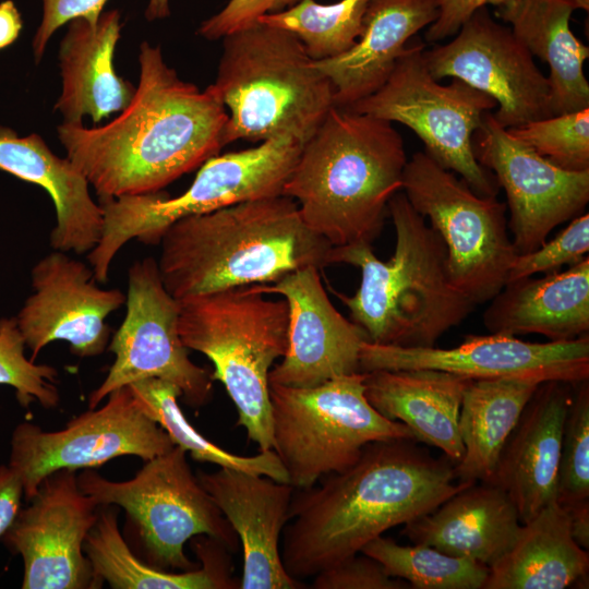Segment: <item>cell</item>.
Listing matches in <instances>:
<instances>
[{
  "label": "cell",
  "instance_id": "obj_44",
  "mask_svg": "<svg viewBox=\"0 0 589 589\" xmlns=\"http://www.w3.org/2000/svg\"><path fill=\"white\" fill-rule=\"evenodd\" d=\"M23 488L8 465H0V538L9 529L21 508Z\"/></svg>",
  "mask_w": 589,
  "mask_h": 589
},
{
  "label": "cell",
  "instance_id": "obj_2",
  "mask_svg": "<svg viewBox=\"0 0 589 589\" xmlns=\"http://www.w3.org/2000/svg\"><path fill=\"white\" fill-rule=\"evenodd\" d=\"M412 438L365 445L348 469L320 486L297 489L292 522L283 532L287 574L301 581L350 557L386 530L434 510L472 482L456 481L454 464L434 458Z\"/></svg>",
  "mask_w": 589,
  "mask_h": 589
},
{
  "label": "cell",
  "instance_id": "obj_4",
  "mask_svg": "<svg viewBox=\"0 0 589 589\" xmlns=\"http://www.w3.org/2000/svg\"><path fill=\"white\" fill-rule=\"evenodd\" d=\"M407 160L390 122L334 106L304 143L281 194L333 247L371 244L401 191Z\"/></svg>",
  "mask_w": 589,
  "mask_h": 589
},
{
  "label": "cell",
  "instance_id": "obj_25",
  "mask_svg": "<svg viewBox=\"0 0 589 589\" xmlns=\"http://www.w3.org/2000/svg\"><path fill=\"white\" fill-rule=\"evenodd\" d=\"M404 526L402 534L412 543L491 567L512 548L521 522L509 496L501 488L481 482Z\"/></svg>",
  "mask_w": 589,
  "mask_h": 589
},
{
  "label": "cell",
  "instance_id": "obj_13",
  "mask_svg": "<svg viewBox=\"0 0 589 589\" xmlns=\"http://www.w3.org/2000/svg\"><path fill=\"white\" fill-rule=\"evenodd\" d=\"M107 397L100 408H89L58 431H44L31 422L14 428L8 466L20 479L26 501L57 470L94 468L120 456L146 461L175 446L141 410L129 385Z\"/></svg>",
  "mask_w": 589,
  "mask_h": 589
},
{
  "label": "cell",
  "instance_id": "obj_31",
  "mask_svg": "<svg viewBox=\"0 0 589 589\" xmlns=\"http://www.w3.org/2000/svg\"><path fill=\"white\" fill-rule=\"evenodd\" d=\"M95 580L107 581L115 589H229L239 588L231 578L227 549L207 537L195 542L202 568L171 573L145 564L123 539L112 508L99 513L84 546Z\"/></svg>",
  "mask_w": 589,
  "mask_h": 589
},
{
  "label": "cell",
  "instance_id": "obj_39",
  "mask_svg": "<svg viewBox=\"0 0 589 589\" xmlns=\"http://www.w3.org/2000/svg\"><path fill=\"white\" fill-rule=\"evenodd\" d=\"M589 251V214L584 213L572 220L552 240L537 250L517 254L508 273L507 281L536 274L557 272L564 265H574ZM506 281V283H507Z\"/></svg>",
  "mask_w": 589,
  "mask_h": 589
},
{
  "label": "cell",
  "instance_id": "obj_21",
  "mask_svg": "<svg viewBox=\"0 0 589 589\" xmlns=\"http://www.w3.org/2000/svg\"><path fill=\"white\" fill-rule=\"evenodd\" d=\"M211 495L242 545L241 589H298L281 561L280 536L289 521L294 488L266 476L219 467L199 472Z\"/></svg>",
  "mask_w": 589,
  "mask_h": 589
},
{
  "label": "cell",
  "instance_id": "obj_30",
  "mask_svg": "<svg viewBox=\"0 0 589 589\" xmlns=\"http://www.w3.org/2000/svg\"><path fill=\"white\" fill-rule=\"evenodd\" d=\"M588 550L572 537L569 514L556 501L521 524L508 552L490 567L483 589H564L588 578Z\"/></svg>",
  "mask_w": 589,
  "mask_h": 589
},
{
  "label": "cell",
  "instance_id": "obj_43",
  "mask_svg": "<svg viewBox=\"0 0 589 589\" xmlns=\"http://www.w3.org/2000/svg\"><path fill=\"white\" fill-rule=\"evenodd\" d=\"M437 19L428 27L426 41L435 43L456 35L461 25L480 8L503 5L510 0H436Z\"/></svg>",
  "mask_w": 589,
  "mask_h": 589
},
{
  "label": "cell",
  "instance_id": "obj_20",
  "mask_svg": "<svg viewBox=\"0 0 589 589\" xmlns=\"http://www.w3.org/2000/svg\"><path fill=\"white\" fill-rule=\"evenodd\" d=\"M320 271L305 267L273 285H255L266 294L283 296L288 306V347L269 371V384L313 387L360 372V349L366 334L333 305Z\"/></svg>",
  "mask_w": 589,
  "mask_h": 589
},
{
  "label": "cell",
  "instance_id": "obj_48",
  "mask_svg": "<svg viewBox=\"0 0 589 589\" xmlns=\"http://www.w3.org/2000/svg\"><path fill=\"white\" fill-rule=\"evenodd\" d=\"M570 1L574 4L575 10L576 9H580L585 11L589 10V0H570Z\"/></svg>",
  "mask_w": 589,
  "mask_h": 589
},
{
  "label": "cell",
  "instance_id": "obj_34",
  "mask_svg": "<svg viewBox=\"0 0 589 589\" xmlns=\"http://www.w3.org/2000/svg\"><path fill=\"white\" fill-rule=\"evenodd\" d=\"M361 553L376 560L389 576L416 589H483L490 573L482 563L425 544L400 545L382 536L365 544Z\"/></svg>",
  "mask_w": 589,
  "mask_h": 589
},
{
  "label": "cell",
  "instance_id": "obj_5",
  "mask_svg": "<svg viewBox=\"0 0 589 589\" xmlns=\"http://www.w3.org/2000/svg\"><path fill=\"white\" fill-rule=\"evenodd\" d=\"M387 213L396 235L394 254L382 261L369 243L333 247L330 264L358 267L361 283L353 296L332 291L369 341L433 347L442 335L462 323L476 304L452 284L442 238L402 191L392 196Z\"/></svg>",
  "mask_w": 589,
  "mask_h": 589
},
{
  "label": "cell",
  "instance_id": "obj_7",
  "mask_svg": "<svg viewBox=\"0 0 589 589\" xmlns=\"http://www.w3.org/2000/svg\"><path fill=\"white\" fill-rule=\"evenodd\" d=\"M179 301L183 345L204 354L236 406V425L260 452L273 449L268 374L288 347V306L255 285L224 289Z\"/></svg>",
  "mask_w": 589,
  "mask_h": 589
},
{
  "label": "cell",
  "instance_id": "obj_11",
  "mask_svg": "<svg viewBox=\"0 0 589 589\" xmlns=\"http://www.w3.org/2000/svg\"><path fill=\"white\" fill-rule=\"evenodd\" d=\"M401 191L442 238L452 284L476 305L490 301L506 284L518 254L506 205L477 194L425 152L407 160Z\"/></svg>",
  "mask_w": 589,
  "mask_h": 589
},
{
  "label": "cell",
  "instance_id": "obj_14",
  "mask_svg": "<svg viewBox=\"0 0 589 589\" xmlns=\"http://www.w3.org/2000/svg\"><path fill=\"white\" fill-rule=\"evenodd\" d=\"M127 313L108 344L115 354L103 383L91 392L88 408H96L113 390L156 377L178 386L185 402L201 407L212 398V374L195 364L179 330V301L161 280L157 261H135L128 272Z\"/></svg>",
  "mask_w": 589,
  "mask_h": 589
},
{
  "label": "cell",
  "instance_id": "obj_28",
  "mask_svg": "<svg viewBox=\"0 0 589 589\" xmlns=\"http://www.w3.org/2000/svg\"><path fill=\"white\" fill-rule=\"evenodd\" d=\"M120 32L117 10L103 12L94 25L81 17L69 22L58 55L62 88L55 105L63 122L83 123L88 116L98 123L132 99L135 88L113 67Z\"/></svg>",
  "mask_w": 589,
  "mask_h": 589
},
{
  "label": "cell",
  "instance_id": "obj_19",
  "mask_svg": "<svg viewBox=\"0 0 589 589\" xmlns=\"http://www.w3.org/2000/svg\"><path fill=\"white\" fill-rule=\"evenodd\" d=\"M31 275L34 292L16 316L31 360L56 340L69 342L80 358L101 354L111 334L106 318L125 303V294L97 286L92 267L62 251L40 259Z\"/></svg>",
  "mask_w": 589,
  "mask_h": 589
},
{
  "label": "cell",
  "instance_id": "obj_15",
  "mask_svg": "<svg viewBox=\"0 0 589 589\" xmlns=\"http://www.w3.org/2000/svg\"><path fill=\"white\" fill-rule=\"evenodd\" d=\"M435 80L458 79L491 96L496 122L505 129L552 117L548 77L509 26L486 7L477 10L454 39L423 50Z\"/></svg>",
  "mask_w": 589,
  "mask_h": 589
},
{
  "label": "cell",
  "instance_id": "obj_45",
  "mask_svg": "<svg viewBox=\"0 0 589 589\" xmlns=\"http://www.w3.org/2000/svg\"><path fill=\"white\" fill-rule=\"evenodd\" d=\"M23 21L12 0L0 2V50L11 46L20 36Z\"/></svg>",
  "mask_w": 589,
  "mask_h": 589
},
{
  "label": "cell",
  "instance_id": "obj_16",
  "mask_svg": "<svg viewBox=\"0 0 589 589\" xmlns=\"http://www.w3.org/2000/svg\"><path fill=\"white\" fill-rule=\"evenodd\" d=\"M477 160L490 170L506 193L508 228L518 254L541 247L558 225L584 214L589 202V170L570 171L552 164L483 116L474 132Z\"/></svg>",
  "mask_w": 589,
  "mask_h": 589
},
{
  "label": "cell",
  "instance_id": "obj_6",
  "mask_svg": "<svg viewBox=\"0 0 589 589\" xmlns=\"http://www.w3.org/2000/svg\"><path fill=\"white\" fill-rule=\"evenodd\" d=\"M221 39L211 86L228 111L225 144L288 136L304 145L335 106L333 86L304 45L260 21Z\"/></svg>",
  "mask_w": 589,
  "mask_h": 589
},
{
  "label": "cell",
  "instance_id": "obj_23",
  "mask_svg": "<svg viewBox=\"0 0 589 589\" xmlns=\"http://www.w3.org/2000/svg\"><path fill=\"white\" fill-rule=\"evenodd\" d=\"M0 170L43 188L53 202L56 225L50 233L53 250L91 252L98 243L104 211L92 199L89 183L68 159L57 156L38 134L20 136L0 125Z\"/></svg>",
  "mask_w": 589,
  "mask_h": 589
},
{
  "label": "cell",
  "instance_id": "obj_9",
  "mask_svg": "<svg viewBox=\"0 0 589 589\" xmlns=\"http://www.w3.org/2000/svg\"><path fill=\"white\" fill-rule=\"evenodd\" d=\"M364 378L360 371L313 387L269 384L273 449L294 489L348 469L369 443L416 440L404 423L372 407Z\"/></svg>",
  "mask_w": 589,
  "mask_h": 589
},
{
  "label": "cell",
  "instance_id": "obj_3",
  "mask_svg": "<svg viewBox=\"0 0 589 589\" xmlns=\"http://www.w3.org/2000/svg\"><path fill=\"white\" fill-rule=\"evenodd\" d=\"M158 244L159 274L177 300L275 283L305 267L322 269L330 265L333 248L283 194L181 218Z\"/></svg>",
  "mask_w": 589,
  "mask_h": 589
},
{
  "label": "cell",
  "instance_id": "obj_24",
  "mask_svg": "<svg viewBox=\"0 0 589 589\" xmlns=\"http://www.w3.org/2000/svg\"><path fill=\"white\" fill-rule=\"evenodd\" d=\"M437 15L436 0H370L353 47L314 61L333 86L335 106L347 108L378 91L409 40Z\"/></svg>",
  "mask_w": 589,
  "mask_h": 589
},
{
  "label": "cell",
  "instance_id": "obj_1",
  "mask_svg": "<svg viewBox=\"0 0 589 589\" xmlns=\"http://www.w3.org/2000/svg\"><path fill=\"white\" fill-rule=\"evenodd\" d=\"M139 62V85L117 118L57 127L67 158L98 199L159 192L226 146L228 111L211 85L202 91L181 80L147 41Z\"/></svg>",
  "mask_w": 589,
  "mask_h": 589
},
{
  "label": "cell",
  "instance_id": "obj_17",
  "mask_svg": "<svg viewBox=\"0 0 589 589\" xmlns=\"http://www.w3.org/2000/svg\"><path fill=\"white\" fill-rule=\"evenodd\" d=\"M2 536L23 558V589L100 588L84 553L98 504L79 485L76 470L60 469L40 483Z\"/></svg>",
  "mask_w": 589,
  "mask_h": 589
},
{
  "label": "cell",
  "instance_id": "obj_35",
  "mask_svg": "<svg viewBox=\"0 0 589 589\" xmlns=\"http://www.w3.org/2000/svg\"><path fill=\"white\" fill-rule=\"evenodd\" d=\"M370 0H339L324 4L301 0L257 21L287 29L304 45L314 61L330 59L348 51L357 43Z\"/></svg>",
  "mask_w": 589,
  "mask_h": 589
},
{
  "label": "cell",
  "instance_id": "obj_22",
  "mask_svg": "<svg viewBox=\"0 0 589 589\" xmlns=\"http://www.w3.org/2000/svg\"><path fill=\"white\" fill-rule=\"evenodd\" d=\"M574 385L541 383L501 453L490 483L509 496L521 524L556 501L563 426Z\"/></svg>",
  "mask_w": 589,
  "mask_h": 589
},
{
  "label": "cell",
  "instance_id": "obj_42",
  "mask_svg": "<svg viewBox=\"0 0 589 589\" xmlns=\"http://www.w3.org/2000/svg\"><path fill=\"white\" fill-rule=\"evenodd\" d=\"M108 0H43V19L33 38V53L38 63L53 33L74 19L96 24Z\"/></svg>",
  "mask_w": 589,
  "mask_h": 589
},
{
  "label": "cell",
  "instance_id": "obj_10",
  "mask_svg": "<svg viewBox=\"0 0 589 589\" xmlns=\"http://www.w3.org/2000/svg\"><path fill=\"white\" fill-rule=\"evenodd\" d=\"M144 462L125 481L84 469L77 476L80 489L99 506L117 505L128 513L157 568L194 569L184 544L195 536L211 537L228 551L238 550L237 533L192 472L183 448L175 445Z\"/></svg>",
  "mask_w": 589,
  "mask_h": 589
},
{
  "label": "cell",
  "instance_id": "obj_32",
  "mask_svg": "<svg viewBox=\"0 0 589 589\" xmlns=\"http://www.w3.org/2000/svg\"><path fill=\"white\" fill-rule=\"evenodd\" d=\"M541 383L521 377L471 380L459 411L464 455L456 480L490 483L506 441Z\"/></svg>",
  "mask_w": 589,
  "mask_h": 589
},
{
  "label": "cell",
  "instance_id": "obj_33",
  "mask_svg": "<svg viewBox=\"0 0 589 589\" xmlns=\"http://www.w3.org/2000/svg\"><path fill=\"white\" fill-rule=\"evenodd\" d=\"M129 387L141 410L168 434L173 445L183 448L194 460L288 483V473L274 449L242 456L219 447L202 435L183 414L178 404L182 393L175 384L149 377L134 382Z\"/></svg>",
  "mask_w": 589,
  "mask_h": 589
},
{
  "label": "cell",
  "instance_id": "obj_47",
  "mask_svg": "<svg viewBox=\"0 0 589 589\" xmlns=\"http://www.w3.org/2000/svg\"><path fill=\"white\" fill-rule=\"evenodd\" d=\"M170 14L169 0H148L145 16L148 21L161 20Z\"/></svg>",
  "mask_w": 589,
  "mask_h": 589
},
{
  "label": "cell",
  "instance_id": "obj_41",
  "mask_svg": "<svg viewBox=\"0 0 589 589\" xmlns=\"http://www.w3.org/2000/svg\"><path fill=\"white\" fill-rule=\"evenodd\" d=\"M301 0H229L216 14L203 21L197 34L207 40L221 39L257 22L262 15L288 9Z\"/></svg>",
  "mask_w": 589,
  "mask_h": 589
},
{
  "label": "cell",
  "instance_id": "obj_29",
  "mask_svg": "<svg viewBox=\"0 0 589 589\" xmlns=\"http://www.w3.org/2000/svg\"><path fill=\"white\" fill-rule=\"evenodd\" d=\"M574 10L570 0H510L496 9L528 51L549 65L552 116L589 108V48L570 29Z\"/></svg>",
  "mask_w": 589,
  "mask_h": 589
},
{
  "label": "cell",
  "instance_id": "obj_8",
  "mask_svg": "<svg viewBox=\"0 0 589 589\" xmlns=\"http://www.w3.org/2000/svg\"><path fill=\"white\" fill-rule=\"evenodd\" d=\"M303 144L281 136L208 158L182 194L156 193L99 197L104 226L87 260L98 283H106L120 249L132 239L158 244L175 221L237 203L281 195Z\"/></svg>",
  "mask_w": 589,
  "mask_h": 589
},
{
  "label": "cell",
  "instance_id": "obj_12",
  "mask_svg": "<svg viewBox=\"0 0 589 589\" xmlns=\"http://www.w3.org/2000/svg\"><path fill=\"white\" fill-rule=\"evenodd\" d=\"M424 48L420 39L408 43L385 84L347 108L406 125L442 167L458 173L477 194L496 196L500 185L472 147L484 113L496 103L458 79L438 83L425 65Z\"/></svg>",
  "mask_w": 589,
  "mask_h": 589
},
{
  "label": "cell",
  "instance_id": "obj_37",
  "mask_svg": "<svg viewBox=\"0 0 589 589\" xmlns=\"http://www.w3.org/2000/svg\"><path fill=\"white\" fill-rule=\"evenodd\" d=\"M589 501V384L574 385L564 421L556 502L565 508Z\"/></svg>",
  "mask_w": 589,
  "mask_h": 589
},
{
  "label": "cell",
  "instance_id": "obj_27",
  "mask_svg": "<svg viewBox=\"0 0 589 589\" xmlns=\"http://www.w3.org/2000/svg\"><path fill=\"white\" fill-rule=\"evenodd\" d=\"M483 324L492 334H539L550 341L589 332V256L566 271L507 281L490 300Z\"/></svg>",
  "mask_w": 589,
  "mask_h": 589
},
{
  "label": "cell",
  "instance_id": "obj_36",
  "mask_svg": "<svg viewBox=\"0 0 589 589\" xmlns=\"http://www.w3.org/2000/svg\"><path fill=\"white\" fill-rule=\"evenodd\" d=\"M506 130L563 169L589 170V108L529 121Z\"/></svg>",
  "mask_w": 589,
  "mask_h": 589
},
{
  "label": "cell",
  "instance_id": "obj_46",
  "mask_svg": "<svg viewBox=\"0 0 589 589\" xmlns=\"http://www.w3.org/2000/svg\"><path fill=\"white\" fill-rule=\"evenodd\" d=\"M569 514L570 533L584 550L589 549V501L566 508Z\"/></svg>",
  "mask_w": 589,
  "mask_h": 589
},
{
  "label": "cell",
  "instance_id": "obj_40",
  "mask_svg": "<svg viewBox=\"0 0 589 589\" xmlns=\"http://www.w3.org/2000/svg\"><path fill=\"white\" fill-rule=\"evenodd\" d=\"M314 589H406L408 582L389 576L373 557L361 552L314 576Z\"/></svg>",
  "mask_w": 589,
  "mask_h": 589
},
{
  "label": "cell",
  "instance_id": "obj_18",
  "mask_svg": "<svg viewBox=\"0 0 589 589\" xmlns=\"http://www.w3.org/2000/svg\"><path fill=\"white\" fill-rule=\"evenodd\" d=\"M430 369L471 380L521 377L570 384L589 378V336L529 342L503 334L467 335L452 348L399 347L365 340L360 371Z\"/></svg>",
  "mask_w": 589,
  "mask_h": 589
},
{
  "label": "cell",
  "instance_id": "obj_26",
  "mask_svg": "<svg viewBox=\"0 0 589 589\" xmlns=\"http://www.w3.org/2000/svg\"><path fill=\"white\" fill-rule=\"evenodd\" d=\"M470 382L430 369L373 370L365 372L364 395L383 417L404 423L418 442L440 448L457 465L464 455L459 411Z\"/></svg>",
  "mask_w": 589,
  "mask_h": 589
},
{
  "label": "cell",
  "instance_id": "obj_38",
  "mask_svg": "<svg viewBox=\"0 0 589 589\" xmlns=\"http://www.w3.org/2000/svg\"><path fill=\"white\" fill-rule=\"evenodd\" d=\"M25 341L16 317L0 318V385L15 389L23 407L37 401L45 409L59 405L58 371L25 356Z\"/></svg>",
  "mask_w": 589,
  "mask_h": 589
}]
</instances>
